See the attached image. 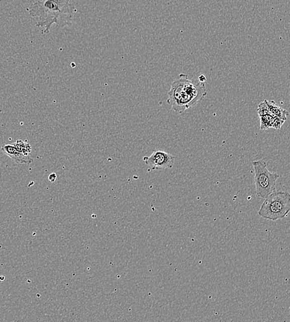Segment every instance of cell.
Segmentation results:
<instances>
[{
    "instance_id": "cell-1",
    "label": "cell",
    "mask_w": 290,
    "mask_h": 322,
    "mask_svg": "<svg viewBox=\"0 0 290 322\" xmlns=\"http://www.w3.org/2000/svg\"><path fill=\"white\" fill-rule=\"evenodd\" d=\"M76 10L71 0H39L29 7L28 12L32 18H38L36 26L42 34H47L53 24L59 28L71 26Z\"/></svg>"
},
{
    "instance_id": "cell-6",
    "label": "cell",
    "mask_w": 290,
    "mask_h": 322,
    "mask_svg": "<svg viewBox=\"0 0 290 322\" xmlns=\"http://www.w3.org/2000/svg\"><path fill=\"white\" fill-rule=\"evenodd\" d=\"M2 151L16 164L30 165L33 163V159L30 155H24L18 151L13 144L4 145L2 147Z\"/></svg>"
},
{
    "instance_id": "cell-2",
    "label": "cell",
    "mask_w": 290,
    "mask_h": 322,
    "mask_svg": "<svg viewBox=\"0 0 290 322\" xmlns=\"http://www.w3.org/2000/svg\"><path fill=\"white\" fill-rule=\"evenodd\" d=\"M208 95L206 86L198 79H189L186 74H179L171 85L166 103L179 114L195 107Z\"/></svg>"
},
{
    "instance_id": "cell-4",
    "label": "cell",
    "mask_w": 290,
    "mask_h": 322,
    "mask_svg": "<svg viewBox=\"0 0 290 322\" xmlns=\"http://www.w3.org/2000/svg\"><path fill=\"white\" fill-rule=\"evenodd\" d=\"M254 170V184L257 197L265 199L271 193L275 191L276 182L280 176L271 173L264 160L259 159L252 162Z\"/></svg>"
},
{
    "instance_id": "cell-3",
    "label": "cell",
    "mask_w": 290,
    "mask_h": 322,
    "mask_svg": "<svg viewBox=\"0 0 290 322\" xmlns=\"http://www.w3.org/2000/svg\"><path fill=\"white\" fill-rule=\"evenodd\" d=\"M290 210V195L287 192H274L265 198L258 211L262 218L277 221L284 218Z\"/></svg>"
},
{
    "instance_id": "cell-10",
    "label": "cell",
    "mask_w": 290,
    "mask_h": 322,
    "mask_svg": "<svg viewBox=\"0 0 290 322\" xmlns=\"http://www.w3.org/2000/svg\"><path fill=\"white\" fill-rule=\"evenodd\" d=\"M56 178H57V176H56L55 173H52L48 176V180H49L51 182H52V183L56 181Z\"/></svg>"
},
{
    "instance_id": "cell-9",
    "label": "cell",
    "mask_w": 290,
    "mask_h": 322,
    "mask_svg": "<svg viewBox=\"0 0 290 322\" xmlns=\"http://www.w3.org/2000/svg\"><path fill=\"white\" fill-rule=\"evenodd\" d=\"M18 151L26 155H29L32 152V146L31 144L26 142L19 139L15 143L13 144Z\"/></svg>"
},
{
    "instance_id": "cell-5",
    "label": "cell",
    "mask_w": 290,
    "mask_h": 322,
    "mask_svg": "<svg viewBox=\"0 0 290 322\" xmlns=\"http://www.w3.org/2000/svg\"><path fill=\"white\" fill-rule=\"evenodd\" d=\"M143 160L151 170H162L173 168L175 157L163 150H154L150 156L144 157Z\"/></svg>"
},
{
    "instance_id": "cell-8",
    "label": "cell",
    "mask_w": 290,
    "mask_h": 322,
    "mask_svg": "<svg viewBox=\"0 0 290 322\" xmlns=\"http://www.w3.org/2000/svg\"><path fill=\"white\" fill-rule=\"evenodd\" d=\"M265 101L267 104L268 110H269L271 114L275 115L278 119L286 122L287 117H288L289 115V112L287 111L286 110L277 106L273 100L268 101L267 99H265Z\"/></svg>"
},
{
    "instance_id": "cell-7",
    "label": "cell",
    "mask_w": 290,
    "mask_h": 322,
    "mask_svg": "<svg viewBox=\"0 0 290 322\" xmlns=\"http://www.w3.org/2000/svg\"><path fill=\"white\" fill-rule=\"evenodd\" d=\"M260 120V130H267L268 129L273 128L279 130L282 127L284 121L278 119L275 115L271 114V112L266 114L259 115Z\"/></svg>"
},
{
    "instance_id": "cell-11",
    "label": "cell",
    "mask_w": 290,
    "mask_h": 322,
    "mask_svg": "<svg viewBox=\"0 0 290 322\" xmlns=\"http://www.w3.org/2000/svg\"><path fill=\"white\" fill-rule=\"evenodd\" d=\"M198 79L200 80L201 82L205 83L206 82V77L203 74H200V76L198 77Z\"/></svg>"
}]
</instances>
